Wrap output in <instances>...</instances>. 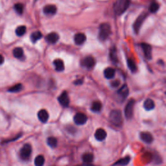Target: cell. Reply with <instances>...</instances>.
<instances>
[{"mask_svg": "<svg viewBox=\"0 0 166 166\" xmlns=\"http://www.w3.org/2000/svg\"><path fill=\"white\" fill-rule=\"evenodd\" d=\"M59 39V36L57 33H49L46 36V40L51 44H55Z\"/></svg>", "mask_w": 166, "mask_h": 166, "instance_id": "15", "label": "cell"}, {"mask_svg": "<svg viewBox=\"0 0 166 166\" xmlns=\"http://www.w3.org/2000/svg\"><path fill=\"white\" fill-rule=\"evenodd\" d=\"M143 107L146 110H151L155 107V104L152 99H147L145 101L144 103H143Z\"/></svg>", "mask_w": 166, "mask_h": 166, "instance_id": "18", "label": "cell"}, {"mask_svg": "<svg viewBox=\"0 0 166 166\" xmlns=\"http://www.w3.org/2000/svg\"><path fill=\"white\" fill-rule=\"evenodd\" d=\"M55 67V69L58 72H63L64 69V62L60 59H56L53 63Z\"/></svg>", "mask_w": 166, "mask_h": 166, "instance_id": "19", "label": "cell"}, {"mask_svg": "<svg viewBox=\"0 0 166 166\" xmlns=\"http://www.w3.org/2000/svg\"><path fill=\"white\" fill-rule=\"evenodd\" d=\"M13 55L16 58H21L24 56V51L21 47H16L13 50Z\"/></svg>", "mask_w": 166, "mask_h": 166, "instance_id": "23", "label": "cell"}, {"mask_svg": "<svg viewBox=\"0 0 166 166\" xmlns=\"http://www.w3.org/2000/svg\"><path fill=\"white\" fill-rule=\"evenodd\" d=\"M110 34V26L108 24H103L100 26L99 38L101 40H105Z\"/></svg>", "mask_w": 166, "mask_h": 166, "instance_id": "3", "label": "cell"}, {"mask_svg": "<svg viewBox=\"0 0 166 166\" xmlns=\"http://www.w3.org/2000/svg\"><path fill=\"white\" fill-rule=\"evenodd\" d=\"M159 7H160L159 4L157 3L156 2H154L150 5L149 11L152 13H154L158 11V10L159 9Z\"/></svg>", "mask_w": 166, "mask_h": 166, "instance_id": "31", "label": "cell"}, {"mask_svg": "<svg viewBox=\"0 0 166 166\" xmlns=\"http://www.w3.org/2000/svg\"><path fill=\"white\" fill-rule=\"evenodd\" d=\"M44 12L46 15H54L57 12V7L54 5H48L44 8Z\"/></svg>", "mask_w": 166, "mask_h": 166, "instance_id": "16", "label": "cell"}, {"mask_svg": "<svg viewBox=\"0 0 166 166\" xmlns=\"http://www.w3.org/2000/svg\"><path fill=\"white\" fill-rule=\"evenodd\" d=\"M127 64H128V66L130 69L133 72H136L137 71V66L136 65V64H135L134 62L132 60V59L128 58V60H127Z\"/></svg>", "mask_w": 166, "mask_h": 166, "instance_id": "29", "label": "cell"}, {"mask_svg": "<svg viewBox=\"0 0 166 166\" xmlns=\"http://www.w3.org/2000/svg\"><path fill=\"white\" fill-rule=\"evenodd\" d=\"M58 141L57 138H55V137H49L47 140V143L50 147L55 148L57 147Z\"/></svg>", "mask_w": 166, "mask_h": 166, "instance_id": "25", "label": "cell"}, {"mask_svg": "<svg viewBox=\"0 0 166 166\" xmlns=\"http://www.w3.org/2000/svg\"><path fill=\"white\" fill-rule=\"evenodd\" d=\"M109 119L115 126H120L123 123V116L122 112L119 110H113L110 114Z\"/></svg>", "mask_w": 166, "mask_h": 166, "instance_id": "2", "label": "cell"}, {"mask_svg": "<svg viewBox=\"0 0 166 166\" xmlns=\"http://www.w3.org/2000/svg\"><path fill=\"white\" fill-rule=\"evenodd\" d=\"M119 81H118V80H116V81H114V82H112V86H113V87H117L119 85Z\"/></svg>", "mask_w": 166, "mask_h": 166, "instance_id": "34", "label": "cell"}, {"mask_svg": "<svg viewBox=\"0 0 166 166\" xmlns=\"http://www.w3.org/2000/svg\"><path fill=\"white\" fill-rule=\"evenodd\" d=\"M142 47L144 53V55L145 57L147 58L149 60L152 58V48L150 45L147 44H142Z\"/></svg>", "mask_w": 166, "mask_h": 166, "instance_id": "12", "label": "cell"}, {"mask_svg": "<svg viewBox=\"0 0 166 166\" xmlns=\"http://www.w3.org/2000/svg\"><path fill=\"white\" fill-rule=\"evenodd\" d=\"M106 136H107L106 132L103 128H98L95 133V139L98 141H103L106 138Z\"/></svg>", "mask_w": 166, "mask_h": 166, "instance_id": "11", "label": "cell"}, {"mask_svg": "<svg viewBox=\"0 0 166 166\" xmlns=\"http://www.w3.org/2000/svg\"><path fill=\"white\" fill-rule=\"evenodd\" d=\"M82 158L83 161L85 162L86 164H90V163H91L93 160H94V154L90 153H86L83 154Z\"/></svg>", "mask_w": 166, "mask_h": 166, "instance_id": "21", "label": "cell"}, {"mask_svg": "<svg viewBox=\"0 0 166 166\" xmlns=\"http://www.w3.org/2000/svg\"><path fill=\"white\" fill-rule=\"evenodd\" d=\"M86 40V36L83 33H77L76 34L75 37H74V40L75 44L77 45H81L83 43L85 42Z\"/></svg>", "mask_w": 166, "mask_h": 166, "instance_id": "13", "label": "cell"}, {"mask_svg": "<svg viewBox=\"0 0 166 166\" xmlns=\"http://www.w3.org/2000/svg\"><path fill=\"white\" fill-rule=\"evenodd\" d=\"M131 3V0H117L114 5V10L117 15L124 13Z\"/></svg>", "mask_w": 166, "mask_h": 166, "instance_id": "1", "label": "cell"}, {"mask_svg": "<svg viewBox=\"0 0 166 166\" xmlns=\"http://www.w3.org/2000/svg\"><path fill=\"white\" fill-rule=\"evenodd\" d=\"M118 94L119 95V96L122 97L123 99H125V98L128 96L129 90L126 84H124L119 88V90L117 92Z\"/></svg>", "mask_w": 166, "mask_h": 166, "instance_id": "14", "label": "cell"}, {"mask_svg": "<svg viewBox=\"0 0 166 166\" xmlns=\"http://www.w3.org/2000/svg\"><path fill=\"white\" fill-rule=\"evenodd\" d=\"M104 75L106 78L110 79V78H114L115 75V69L112 67H107L104 71Z\"/></svg>", "mask_w": 166, "mask_h": 166, "instance_id": "20", "label": "cell"}, {"mask_svg": "<svg viewBox=\"0 0 166 166\" xmlns=\"http://www.w3.org/2000/svg\"><path fill=\"white\" fill-rule=\"evenodd\" d=\"M110 54V58L112 59V60L114 62V63H116V62L117 61V57L116 48L112 49Z\"/></svg>", "mask_w": 166, "mask_h": 166, "instance_id": "32", "label": "cell"}, {"mask_svg": "<svg viewBox=\"0 0 166 166\" xmlns=\"http://www.w3.org/2000/svg\"><path fill=\"white\" fill-rule=\"evenodd\" d=\"M82 166H95V165H92V164H85L83 165Z\"/></svg>", "mask_w": 166, "mask_h": 166, "instance_id": "37", "label": "cell"}, {"mask_svg": "<svg viewBox=\"0 0 166 166\" xmlns=\"http://www.w3.org/2000/svg\"><path fill=\"white\" fill-rule=\"evenodd\" d=\"M38 117L39 120L42 123H46L49 119V114L47 110L44 109L40 110L38 113Z\"/></svg>", "mask_w": 166, "mask_h": 166, "instance_id": "10", "label": "cell"}, {"mask_svg": "<svg viewBox=\"0 0 166 166\" xmlns=\"http://www.w3.org/2000/svg\"><path fill=\"white\" fill-rule=\"evenodd\" d=\"M45 163V158L43 155H38L35 160V165L36 166H43Z\"/></svg>", "mask_w": 166, "mask_h": 166, "instance_id": "27", "label": "cell"}, {"mask_svg": "<svg viewBox=\"0 0 166 166\" xmlns=\"http://www.w3.org/2000/svg\"><path fill=\"white\" fill-rule=\"evenodd\" d=\"M146 16H147V15H146L145 13H143L142 15H140L138 18H137L136 22H134V31L136 32V33H138L140 27H141L142 23L143 22V21H144V19H145Z\"/></svg>", "mask_w": 166, "mask_h": 166, "instance_id": "7", "label": "cell"}, {"mask_svg": "<svg viewBox=\"0 0 166 166\" xmlns=\"http://www.w3.org/2000/svg\"><path fill=\"white\" fill-rule=\"evenodd\" d=\"M15 9L17 13L21 15L24 11V5L21 3H17L15 5Z\"/></svg>", "mask_w": 166, "mask_h": 166, "instance_id": "33", "label": "cell"}, {"mask_svg": "<svg viewBox=\"0 0 166 166\" xmlns=\"http://www.w3.org/2000/svg\"><path fill=\"white\" fill-rule=\"evenodd\" d=\"M58 100L60 105L64 106V107H67V106H69V98L68 97V95L67 94V93L66 92L62 93L61 95L58 97Z\"/></svg>", "mask_w": 166, "mask_h": 166, "instance_id": "8", "label": "cell"}, {"mask_svg": "<svg viewBox=\"0 0 166 166\" xmlns=\"http://www.w3.org/2000/svg\"><path fill=\"white\" fill-rule=\"evenodd\" d=\"M135 101L134 99H131L128 101V103L125 108V115L126 119H131L132 117L133 116V112H134V106Z\"/></svg>", "mask_w": 166, "mask_h": 166, "instance_id": "5", "label": "cell"}, {"mask_svg": "<svg viewBox=\"0 0 166 166\" xmlns=\"http://www.w3.org/2000/svg\"><path fill=\"white\" fill-rule=\"evenodd\" d=\"M22 88H23V86H22L21 84H16V85L11 87L10 88L8 89V92H13V93L18 92H20L22 90Z\"/></svg>", "mask_w": 166, "mask_h": 166, "instance_id": "30", "label": "cell"}, {"mask_svg": "<svg viewBox=\"0 0 166 166\" xmlns=\"http://www.w3.org/2000/svg\"><path fill=\"white\" fill-rule=\"evenodd\" d=\"M82 82L83 81H81V80H77V81L75 83V84H82Z\"/></svg>", "mask_w": 166, "mask_h": 166, "instance_id": "36", "label": "cell"}, {"mask_svg": "<svg viewBox=\"0 0 166 166\" xmlns=\"http://www.w3.org/2000/svg\"><path fill=\"white\" fill-rule=\"evenodd\" d=\"M32 153V147L29 144H25L21 149L19 155L22 160H27L30 158Z\"/></svg>", "mask_w": 166, "mask_h": 166, "instance_id": "4", "label": "cell"}, {"mask_svg": "<svg viewBox=\"0 0 166 166\" xmlns=\"http://www.w3.org/2000/svg\"><path fill=\"white\" fill-rule=\"evenodd\" d=\"M130 160H131L130 156H126V157H125V158H121L119 160H118L114 165H119L125 166V165H126L128 164V163L130 162Z\"/></svg>", "mask_w": 166, "mask_h": 166, "instance_id": "22", "label": "cell"}, {"mask_svg": "<svg viewBox=\"0 0 166 166\" xmlns=\"http://www.w3.org/2000/svg\"><path fill=\"white\" fill-rule=\"evenodd\" d=\"M140 138L142 140L143 142H145L146 143H151L153 142V136L151 133H148V132H142V133H140Z\"/></svg>", "mask_w": 166, "mask_h": 166, "instance_id": "9", "label": "cell"}, {"mask_svg": "<svg viewBox=\"0 0 166 166\" xmlns=\"http://www.w3.org/2000/svg\"><path fill=\"white\" fill-rule=\"evenodd\" d=\"M26 32V27L24 25H21L16 28V34L19 36H23Z\"/></svg>", "mask_w": 166, "mask_h": 166, "instance_id": "28", "label": "cell"}, {"mask_svg": "<svg viewBox=\"0 0 166 166\" xmlns=\"http://www.w3.org/2000/svg\"><path fill=\"white\" fill-rule=\"evenodd\" d=\"M83 63L84 65L86 67H88V68H91V67H94L95 65V60L92 57L88 56V57H87L84 59Z\"/></svg>", "mask_w": 166, "mask_h": 166, "instance_id": "17", "label": "cell"}, {"mask_svg": "<svg viewBox=\"0 0 166 166\" xmlns=\"http://www.w3.org/2000/svg\"><path fill=\"white\" fill-rule=\"evenodd\" d=\"M4 62V57L1 55H0V65L3 63Z\"/></svg>", "mask_w": 166, "mask_h": 166, "instance_id": "35", "label": "cell"}, {"mask_svg": "<svg viewBox=\"0 0 166 166\" xmlns=\"http://www.w3.org/2000/svg\"><path fill=\"white\" fill-rule=\"evenodd\" d=\"M101 108H102V105L99 101H94L92 103L91 110L93 112H98L101 110Z\"/></svg>", "mask_w": 166, "mask_h": 166, "instance_id": "24", "label": "cell"}, {"mask_svg": "<svg viewBox=\"0 0 166 166\" xmlns=\"http://www.w3.org/2000/svg\"><path fill=\"white\" fill-rule=\"evenodd\" d=\"M87 120H88V117L85 114L83 113H77L74 116V122L75 124L78 125H82L85 124L86 123Z\"/></svg>", "mask_w": 166, "mask_h": 166, "instance_id": "6", "label": "cell"}, {"mask_svg": "<svg viewBox=\"0 0 166 166\" xmlns=\"http://www.w3.org/2000/svg\"><path fill=\"white\" fill-rule=\"evenodd\" d=\"M42 35L40 31H35L32 33L31 36V40L33 42V43H35L36 42H37L38 40H40L42 38Z\"/></svg>", "mask_w": 166, "mask_h": 166, "instance_id": "26", "label": "cell"}]
</instances>
